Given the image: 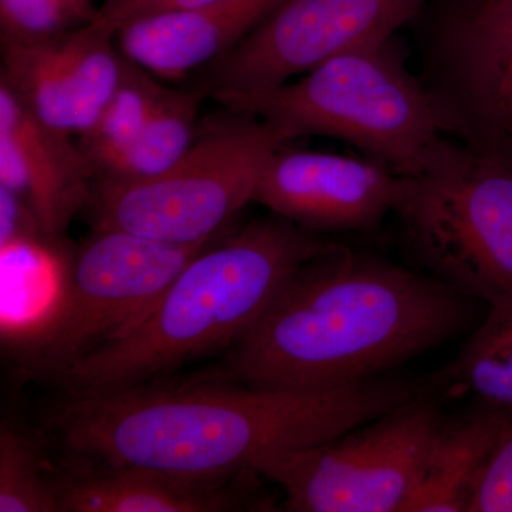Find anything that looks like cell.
I'll use <instances>...</instances> for the list:
<instances>
[{
    "mask_svg": "<svg viewBox=\"0 0 512 512\" xmlns=\"http://www.w3.org/2000/svg\"><path fill=\"white\" fill-rule=\"evenodd\" d=\"M424 0H284L234 49L204 67L205 96L264 92L339 53L396 37Z\"/></svg>",
    "mask_w": 512,
    "mask_h": 512,
    "instance_id": "cell-10",
    "label": "cell"
},
{
    "mask_svg": "<svg viewBox=\"0 0 512 512\" xmlns=\"http://www.w3.org/2000/svg\"><path fill=\"white\" fill-rule=\"evenodd\" d=\"M60 512H228L247 508L231 480L67 458L55 473Z\"/></svg>",
    "mask_w": 512,
    "mask_h": 512,
    "instance_id": "cell-15",
    "label": "cell"
},
{
    "mask_svg": "<svg viewBox=\"0 0 512 512\" xmlns=\"http://www.w3.org/2000/svg\"><path fill=\"white\" fill-rule=\"evenodd\" d=\"M211 2L214 0H101L96 22L117 33L127 23L137 19L198 8Z\"/></svg>",
    "mask_w": 512,
    "mask_h": 512,
    "instance_id": "cell-23",
    "label": "cell"
},
{
    "mask_svg": "<svg viewBox=\"0 0 512 512\" xmlns=\"http://www.w3.org/2000/svg\"><path fill=\"white\" fill-rule=\"evenodd\" d=\"M397 184L399 174L373 158L284 144L266 163L254 202L315 234L369 231L393 212Z\"/></svg>",
    "mask_w": 512,
    "mask_h": 512,
    "instance_id": "cell-12",
    "label": "cell"
},
{
    "mask_svg": "<svg viewBox=\"0 0 512 512\" xmlns=\"http://www.w3.org/2000/svg\"><path fill=\"white\" fill-rule=\"evenodd\" d=\"M439 406L407 400L336 439L266 460L255 474L279 485L296 512H402L434 437Z\"/></svg>",
    "mask_w": 512,
    "mask_h": 512,
    "instance_id": "cell-9",
    "label": "cell"
},
{
    "mask_svg": "<svg viewBox=\"0 0 512 512\" xmlns=\"http://www.w3.org/2000/svg\"><path fill=\"white\" fill-rule=\"evenodd\" d=\"M163 80L124 56L123 76L99 119L79 137L96 180L106 177L143 131Z\"/></svg>",
    "mask_w": 512,
    "mask_h": 512,
    "instance_id": "cell-18",
    "label": "cell"
},
{
    "mask_svg": "<svg viewBox=\"0 0 512 512\" xmlns=\"http://www.w3.org/2000/svg\"><path fill=\"white\" fill-rule=\"evenodd\" d=\"M268 121L286 143L325 136L406 173L444 136L436 106L393 39L330 57L274 89L217 97Z\"/></svg>",
    "mask_w": 512,
    "mask_h": 512,
    "instance_id": "cell-4",
    "label": "cell"
},
{
    "mask_svg": "<svg viewBox=\"0 0 512 512\" xmlns=\"http://www.w3.org/2000/svg\"><path fill=\"white\" fill-rule=\"evenodd\" d=\"M217 239L178 245L93 228L70 259L56 301L23 338L26 363L57 379L83 357L126 335L188 262Z\"/></svg>",
    "mask_w": 512,
    "mask_h": 512,
    "instance_id": "cell-7",
    "label": "cell"
},
{
    "mask_svg": "<svg viewBox=\"0 0 512 512\" xmlns=\"http://www.w3.org/2000/svg\"><path fill=\"white\" fill-rule=\"evenodd\" d=\"M447 376L451 392L512 412V308L491 309Z\"/></svg>",
    "mask_w": 512,
    "mask_h": 512,
    "instance_id": "cell-19",
    "label": "cell"
},
{
    "mask_svg": "<svg viewBox=\"0 0 512 512\" xmlns=\"http://www.w3.org/2000/svg\"><path fill=\"white\" fill-rule=\"evenodd\" d=\"M328 242L275 214L248 222L192 258L130 332L57 380L69 396L120 392L228 352Z\"/></svg>",
    "mask_w": 512,
    "mask_h": 512,
    "instance_id": "cell-3",
    "label": "cell"
},
{
    "mask_svg": "<svg viewBox=\"0 0 512 512\" xmlns=\"http://www.w3.org/2000/svg\"><path fill=\"white\" fill-rule=\"evenodd\" d=\"M512 419L491 409L443 424L402 512H468L488 458Z\"/></svg>",
    "mask_w": 512,
    "mask_h": 512,
    "instance_id": "cell-16",
    "label": "cell"
},
{
    "mask_svg": "<svg viewBox=\"0 0 512 512\" xmlns=\"http://www.w3.org/2000/svg\"><path fill=\"white\" fill-rule=\"evenodd\" d=\"M101 0H0V42H33L96 22Z\"/></svg>",
    "mask_w": 512,
    "mask_h": 512,
    "instance_id": "cell-21",
    "label": "cell"
},
{
    "mask_svg": "<svg viewBox=\"0 0 512 512\" xmlns=\"http://www.w3.org/2000/svg\"><path fill=\"white\" fill-rule=\"evenodd\" d=\"M468 512H512V419L485 464Z\"/></svg>",
    "mask_w": 512,
    "mask_h": 512,
    "instance_id": "cell-22",
    "label": "cell"
},
{
    "mask_svg": "<svg viewBox=\"0 0 512 512\" xmlns=\"http://www.w3.org/2000/svg\"><path fill=\"white\" fill-rule=\"evenodd\" d=\"M204 97L197 87L175 89L163 83L134 146L106 177L96 181L147 180L173 167L197 140Z\"/></svg>",
    "mask_w": 512,
    "mask_h": 512,
    "instance_id": "cell-17",
    "label": "cell"
},
{
    "mask_svg": "<svg viewBox=\"0 0 512 512\" xmlns=\"http://www.w3.org/2000/svg\"><path fill=\"white\" fill-rule=\"evenodd\" d=\"M406 383L315 389L237 383L154 386L69 396L49 429L67 458L231 480L318 446L413 399Z\"/></svg>",
    "mask_w": 512,
    "mask_h": 512,
    "instance_id": "cell-1",
    "label": "cell"
},
{
    "mask_svg": "<svg viewBox=\"0 0 512 512\" xmlns=\"http://www.w3.org/2000/svg\"><path fill=\"white\" fill-rule=\"evenodd\" d=\"M410 30L444 136L512 170V0H424Z\"/></svg>",
    "mask_w": 512,
    "mask_h": 512,
    "instance_id": "cell-8",
    "label": "cell"
},
{
    "mask_svg": "<svg viewBox=\"0 0 512 512\" xmlns=\"http://www.w3.org/2000/svg\"><path fill=\"white\" fill-rule=\"evenodd\" d=\"M0 47V83L37 119L73 137L93 127L123 76L116 32L99 22Z\"/></svg>",
    "mask_w": 512,
    "mask_h": 512,
    "instance_id": "cell-11",
    "label": "cell"
},
{
    "mask_svg": "<svg viewBox=\"0 0 512 512\" xmlns=\"http://www.w3.org/2000/svg\"><path fill=\"white\" fill-rule=\"evenodd\" d=\"M0 512H60L55 473L29 434L0 427Z\"/></svg>",
    "mask_w": 512,
    "mask_h": 512,
    "instance_id": "cell-20",
    "label": "cell"
},
{
    "mask_svg": "<svg viewBox=\"0 0 512 512\" xmlns=\"http://www.w3.org/2000/svg\"><path fill=\"white\" fill-rule=\"evenodd\" d=\"M284 0H214L198 8L127 23L116 33L128 60L163 82H178L220 59Z\"/></svg>",
    "mask_w": 512,
    "mask_h": 512,
    "instance_id": "cell-14",
    "label": "cell"
},
{
    "mask_svg": "<svg viewBox=\"0 0 512 512\" xmlns=\"http://www.w3.org/2000/svg\"><path fill=\"white\" fill-rule=\"evenodd\" d=\"M227 110L221 119L201 124L190 150L164 173L126 183L94 181L86 207L93 228L178 245L227 234L239 212L254 202L269 158L288 144L268 121Z\"/></svg>",
    "mask_w": 512,
    "mask_h": 512,
    "instance_id": "cell-6",
    "label": "cell"
},
{
    "mask_svg": "<svg viewBox=\"0 0 512 512\" xmlns=\"http://www.w3.org/2000/svg\"><path fill=\"white\" fill-rule=\"evenodd\" d=\"M399 174L393 214L444 284L512 308V170L443 136Z\"/></svg>",
    "mask_w": 512,
    "mask_h": 512,
    "instance_id": "cell-5",
    "label": "cell"
},
{
    "mask_svg": "<svg viewBox=\"0 0 512 512\" xmlns=\"http://www.w3.org/2000/svg\"><path fill=\"white\" fill-rule=\"evenodd\" d=\"M467 298L436 276L328 242L228 350L222 377L285 389L367 382L457 335Z\"/></svg>",
    "mask_w": 512,
    "mask_h": 512,
    "instance_id": "cell-2",
    "label": "cell"
},
{
    "mask_svg": "<svg viewBox=\"0 0 512 512\" xmlns=\"http://www.w3.org/2000/svg\"><path fill=\"white\" fill-rule=\"evenodd\" d=\"M94 181L79 141L37 119L0 83V187L28 202L50 244L86 210Z\"/></svg>",
    "mask_w": 512,
    "mask_h": 512,
    "instance_id": "cell-13",
    "label": "cell"
}]
</instances>
